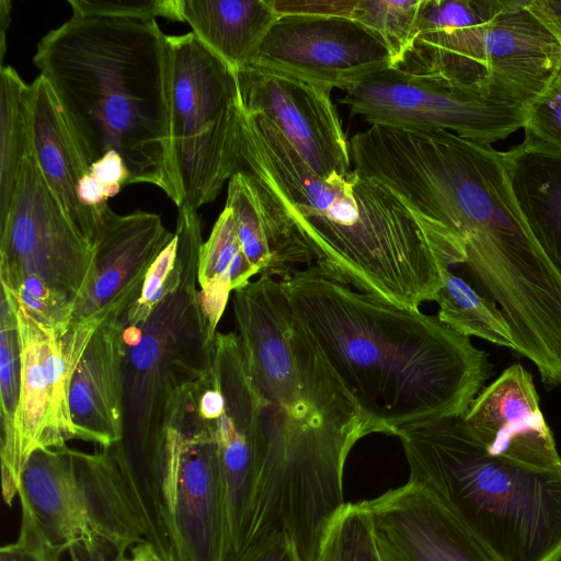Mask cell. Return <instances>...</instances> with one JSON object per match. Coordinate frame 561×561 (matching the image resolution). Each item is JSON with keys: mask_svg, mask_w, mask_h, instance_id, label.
I'll use <instances>...</instances> for the list:
<instances>
[{"mask_svg": "<svg viewBox=\"0 0 561 561\" xmlns=\"http://www.w3.org/2000/svg\"><path fill=\"white\" fill-rule=\"evenodd\" d=\"M7 295L18 319L22 358L14 446L10 459L1 463L2 497L12 505L30 456L76 439L69 409L70 382L94 330L69 327L62 334H51Z\"/></svg>", "mask_w": 561, "mask_h": 561, "instance_id": "12", "label": "cell"}, {"mask_svg": "<svg viewBox=\"0 0 561 561\" xmlns=\"http://www.w3.org/2000/svg\"><path fill=\"white\" fill-rule=\"evenodd\" d=\"M21 340L14 307L1 288L0 299V401H1V463L13 451L16 413L21 393Z\"/></svg>", "mask_w": 561, "mask_h": 561, "instance_id": "29", "label": "cell"}, {"mask_svg": "<svg viewBox=\"0 0 561 561\" xmlns=\"http://www.w3.org/2000/svg\"><path fill=\"white\" fill-rule=\"evenodd\" d=\"M377 541L382 561H402L401 558L390 547L378 539Z\"/></svg>", "mask_w": 561, "mask_h": 561, "instance_id": "44", "label": "cell"}, {"mask_svg": "<svg viewBox=\"0 0 561 561\" xmlns=\"http://www.w3.org/2000/svg\"><path fill=\"white\" fill-rule=\"evenodd\" d=\"M11 2L8 0L0 1V61L2 64L5 53V30L10 23Z\"/></svg>", "mask_w": 561, "mask_h": 561, "instance_id": "43", "label": "cell"}, {"mask_svg": "<svg viewBox=\"0 0 561 561\" xmlns=\"http://www.w3.org/2000/svg\"><path fill=\"white\" fill-rule=\"evenodd\" d=\"M194 392L219 448L226 506V561H233L244 547L260 430L259 397L237 332L217 331L210 365L195 381Z\"/></svg>", "mask_w": 561, "mask_h": 561, "instance_id": "13", "label": "cell"}, {"mask_svg": "<svg viewBox=\"0 0 561 561\" xmlns=\"http://www.w3.org/2000/svg\"><path fill=\"white\" fill-rule=\"evenodd\" d=\"M122 317L112 314L93 331L69 389L76 439L102 449L114 446L123 436L126 348Z\"/></svg>", "mask_w": 561, "mask_h": 561, "instance_id": "20", "label": "cell"}, {"mask_svg": "<svg viewBox=\"0 0 561 561\" xmlns=\"http://www.w3.org/2000/svg\"><path fill=\"white\" fill-rule=\"evenodd\" d=\"M241 157L316 264L407 309L435 301L442 232L394 191L356 169L319 178L266 117L243 108Z\"/></svg>", "mask_w": 561, "mask_h": 561, "instance_id": "4", "label": "cell"}, {"mask_svg": "<svg viewBox=\"0 0 561 561\" xmlns=\"http://www.w3.org/2000/svg\"><path fill=\"white\" fill-rule=\"evenodd\" d=\"M340 103L371 125L442 129L491 145L525 127L527 108L476 88L394 67L345 91Z\"/></svg>", "mask_w": 561, "mask_h": 561, "instance_id": "11", "label": "cell"}, {"mask_svg": "<svg viewBox=\"0 0 561 561\" xmlns=\"http://www.w3.org/2000/svg\"><path fill=\"white\" fill-rule=\"evenodd\" d=\"M175 234L181 279L138 328L124 330V425L106 448L138 523L150 540L170 531L165 428L176 400L208 369L215 334L201 307L197 271L204 243L197 211L179 207Z\"/></svg>", "mask_w": 561, "mask_h": 561, "instance_id": "6", "label": "cell"}, {"mask_svg": "<svg viewBox=\"0 0 561 561\" xmlns=\"http://www.w3.org/2000/svg\"><path fill=\"white\" fill-rule=\"evenodd\" d=\"M462 419L469 432L490 451L559 455L533 377L520 364L510 366L483 388Z\"/></svg>", "mask_w": 561, "mask_h": 561, "instance_id": "21", "label": "cell"}, {"mask_svg": "<svg viewBox=\"0 0 561 561\" xmlns=\"http://www.w3.org/2000/svg\"><path fill=\"white\" fill-rule=\"evenodd\" d=\"M33 152L32 89L11 66L0 71V222L12 204L25 158Z\"/></svg>", "mask_w": 561, "mask_h": 561, "instance_id": "27", "label": "cell"}, {"mask_svg": "<svg viewBox=\"0 0 561 561\" xmlns=\"http://www.w3.org/2000/svg\"><path fill=\"white\" fill-rule=\"evenodd\" d=\"M242 108L266 117L321 179L345 175L350 141L327 88L249 66L237 72Z\"/></svg>", "mask_w": 561, "mask_h": 561, "instance_id": "17", "label": "cell"}, {"mask_svg": "<svg viewBox=\"0 0 561 561\" xmlns=\"http://www.w3.org/2000/svg\"><path fill=\"white\" fill-rule=\"evenodd\" d=\"M119 561H163L149 542L136 545L125 558Z\"/></svg>", "mask_w": 561, "mask_h": 561, "instance_id": "42", "label": "cell"}, {"mask_svg": "<svg viewBox=\"0 0 561 561\" xmlns=\"http://www.w3.org/2000/svg\"><path fill=\"white\" fill-rule=\"evenodd\" d=\"M527 4L516 0L480 25L420 32L394 68L472 87L528 108L553 82L561 45Z\"/></svg>", "mask_w": 561, "mask_h": 561, "instance_id": "9", "label": "cell"}, {"mask_svg": "<svg viewBox=\"0 0 561 561\" xmlns=\"http://www.w3.org/2000/svg\"><path fill=\"white\" fill-rule=\"evenodd\" d=\"M72 16L184 22L181 0H68Z\"/></svg>", "mask_w": 561, "mask_h": 561, "instance_id": "35", "label": "cell"}, {"mask_svg": "<svg viewBox=\"0 0 561 561\" xmlns=\"http://www.w3.org/2000/svg\"><path fill=\"white\" fill-rule=\"evenodd\" d=\"M256 275L239 242L231 211L219 215L209 238L201 248L197 283L201 307L215 334L229 296Z\"/></svg>", "mask_w": 561, "mask_h": 561, "instance_id": "26", "label": "cell"}, {"mask_svg": "<svg viewBox=\"0 0 561 561\" xmlns=\"http://www.w3.org/2000/svg\"><path fill=\"white\" fill-rule=\"evenodd\" d=\"M515 2L516 0H423L419 33L480 25L505 12Z\"/></svg>", "mask_w": 561, "mask_h": 561, "instance_id": "32", "label": "cell"}, {"mask_svg": "<svg viewBox=\"0 0 561 561\" xmlns=\"http://www.w3.org/2000/svg\"><path fill=\"white\" fill-rule=\"evenodd\" d=\"M316 561H382L371 519L358 503H345L332 519Z\"/></svg>", "mask_w": 561, "mask_h": 561, "instance_id": "31", "label": "cell"}, {"mask_svg": "<svg viewBox=\"0 0 561 561\" xmlns=\"http://www.w3.org/2000/svg\"><path fill=\"white\" fill-rule=\"evenodd\" d=\"M422 4L423 0H355L350 19L382 39L396 67L417 38Z\"/></svg>", "mask_w": 561, "mask_h": 561, "instance_id": "30", "label": "cell"}, {"mask_svg": "<svg viewBox=\"0 0 561 561\" xmlns=\"http://www.w3.org/2000/svg\"><path fill=\"white\" fill-rule=\"evenodd\" d=\"M5 291L47 332L59 335L71 323L75 305L36 277H25Z\"/></svg>", "mask_w": 561, "mask_h": 561, "instance_id": "34", "label": "cell"}, {"mask_svg": "<svg viewBox=\"0 0 561 561\" xmlns=\"http://www.w3.org/2000/svg\"><path fill=\"white\" fill-rule=\"evenodd\" d=\"M194 382L180 393L165 428L164 454L172 481L173 561H226L219 448L210 422L198 409Z\"/></svg>", "mask_w": 561, "mask_h": 561, "instance_id": "14", "label": "cell"}, {"mask_svg": "<svg viewBox=\"0 0 561 561\" xmlns=\"http://www.w3.org/2000/svg\"><path fill=\"white\" fill-rule=\"evenodd\" d=\"M295 320L376 433L462 416L488 354L437 316L360 293L313 263L280 280Z\"/></svg>", "mask_w": 561, "mask_h": 561, "instance_id": "2", "label": "cell"}, {"mask_svg": "<svg viewBox=\"0 0 561 561\" xmlns=\"http://www.w3.org/2000/svg\"><path fill=\"white\" fill-rule=\"evenodd\" d=\"M0 561H48L38 541L26 529L20 527L19 537L14 542L0 549Z\"/></svg>", "mask_w": 561, "mask_h": 561, "instance_id": "40", "label": "cell"}, {"mask_svg": "<svg viewBox=\"0 0 561 561\" xmlns=\"http://www.w3.org/2000/svg\"><path fill=\"white\" fill-rule=\"evenodd\" d=\"M410 480L499 561H561V456L488 450L462 416L404 430Z\"/></svg>", "mask_w": 561, "mask_h": 561, "instance_id": "7", "label": "cell"}, {"mask_svg": "<svg viewBox=\"0 0 561 561\" xmlns=\"http://www.w3.org/2000/svg\"><path fill=\"white\" fill-rule=\"evenodd\" d=\"M93 264V245L71 224L33 156L22 165L0 222V282L36 277L76 305Z\"/></svg>", "mask_w": 561, "mask_h": 561, "instance_id": "15", "label": "cell"}, {"mask_svg": "<svg viewBox=\"0 0 561 561\" xmlns=\"http://www.w3.org/2000/svg\"><path fill=\"white\" fill-rule=\"evenodd\" d=\"M168 39L173 69V149L182 205L197 210L214 202L224 184L243 169L238 76L193 32Z\"/></svg>", "mask_w": 561, "mask_h": 561, "instance_id": "10", "label": "cell"}, {"mask_svg": "<svg viewBox=\"0 0 561 561\" xmlns=\"http://www.w3.org/2000/svg\"><path fill=\"white\" fill-rule=\"evenodd\" d=\"M251 66L347 91L392 67V59L382 39L352 19L288 14L272 26Z\"/></svg>", "mask_w": 561, "mask_h": 561, "instance_id": "16", "label": "cell"}, {"mask_svg": "<svg viewBox=\"0 0 561 561\" xmlns=\"http://www.w3.org/2000/svg\"><path fill=\"white\" fill-rule=\"evenodd\" d=\"M440 287L435 301L438 320L463 336H478L489 342L515 348L508 324L495 306L478 294L450 267L439 265Z\"/></svg>", "mask_w": 561, "mask_h": 561, "instance_id": "28", "label": "cell"}, {"mask_svg": "<svg viewBox=\"0 0 561 561\" xmlns=\"http://www.w3.org/2000/svg\"><path fill=\"white\" fill-rule=\"evenodd\" d=\"M232 306L260 404L254 499L282 514L335 505L348 454L375 426L295 320L278 280L249 283Z\"/></svg>", "mask_w": 561, "mask_h": 561, "instance_id": "3", "label": "cell"}, {"mask_svg": "<svg viewBox=\"0 0 561 561\" xmlns=\"http://www.w3.org/2000/svg\"><path fill=\"white\" fill-rule=\"evenodd\" d=\"M193 34L236 72L254 61L279 19L271 0H181Z\"/></svg>", "mask_w": 561, "mask_h": 561, "instance_id": "25", "label": "cell"}, {"mask_svg": "<svg viewBox=\"0 0 561 561\" xmlns=\"http://www.w3.org/2000/svg\"><path fill=\"white\" fill-rule=\"evenodd\" d=\"M527 9L556 36L561 45V0H528Z\"/></svg>", "mask_w": 561, "mask_h": 561, "instance_id": "41", "label": "cell"}, {"mask_svg": "<svg viewBox=\"0 0 561 561\" xmlns=\"http://www.w3.org/2000/svg\"><path fill=\"white\" fill-rule=\"evenodd\" d=\"M504 157L518 210L561 274V150L525 135Z\"/></svg>", "mask_w": 561, "mask_h": 561, "instance_id": "24", "label": "cell"}, {"mask_svg": "<svg viewBox=\"0 0 561 561\" xmlns=\"http://www.w3.org/2000/svg\"><path fill=\"white\" fill-rule=\"evenodd\" d=\"M158 214H116L107 206L93 242V264L70 327L95 330L112 314H124L139 297L146 275L173 239Z\"/></svg>", "mask_w": 561, "mask_h": 561, "instance_id": "18", "label": "cell"}, {"mask_svg": "<svg viewBox=\"0 0 561 561\" xmlns=\"http://www.w3.org/2000/svg\"><path fill=\"white\" fill-rule=\"evenodd\" d=\"M31 89L33 156L71 224L93 245L100 220L79 197L80 185L91 167L47 80L39 75Z\"/></svg>", "mask_w": 561, "mask_h": 561, "instance_id": "23", "label": "cell"}, {"mask_svg": "<svg viewBox=\"0 0 561 561\" xmlns=\"http://www.w3.org/2000/svg\"><path fill=\"white\" fill-rule=\"evenodd\" d=\"M225 208L233 217L242 251L256 274L288 278L314 257L260 181L248 170L228 182Z\"/></svg>", "mask_w": 561, "mask_h": 561, "instance_id": "22", "label": "cell"}, {"mask_svg": "<svg viewBox=\"0 0 561 561\" xmlns=\"http://www.w3.org/2000/svg\"><path fill=\"white\" fill-rule=\"evenodd\" d=\"M234 561H302L290 537L272 530L247 545Z\"/></svg>", "mask_w": 561, "mask_h": 561, "instance_id": "37", "label": "cell"}, {"mask_svg": "<svg viewBox=\"0 0 561 561\" xmlns=\"http://www.w3.org/2000/svg\"><path fill=\"white\" fill-rule=\"evenodd\" d=\"M21 527L48 561H119L148 542L106 450H35L19 486Z\"/></svg>", "mask_w": 561, "mask_h": 561, "instance_id": "8", "label": "cell"}, {"mask_svg": "<svg viewBox=\"0 0 561 561\" xmlns=\"http://www.w3.org/2000/svg\"><path fill=\"white\" fill-rule=\"evenodd\" d=\"M282 15H325L350 19L355 0H271Z\"/></svg>", "mask_w": 561, "mask_h": 561, "instance_id": "38", "label": "cell"}, {"mask_svg": "<svg viewBox=\"0 0 561 561\" xmlns=\"http://www.w3.org/2000/svg\"><path fill=\"white\" fill-rule=\"evenodd\" d=\"M355 169L435 224L447 266L466 265L517 344L561 329V274L516 205L504 152L442 129L371 125L350 140Z\"/></svg>", "mask_w": 561, "mask_h": 561, "instance_id": "1", "label": "cell"}, {"mask_svg": "<svg viewBox=\"0 0 561 561\" xmlns=\"http://www.w3.org/2000/svg\"><path fill=\"white\" fill-rule=\"evenodd\" d=\"M181 261L178 237L161 251L150 266L139 297L126 309L121 318L125 329L140 327L181 279Z\"/></svg>", "mask_w": 561, "mask_h": 561, "instance_id": "33", "label": "cell"}, {"mask_svg": "<svg viewBox=\"0 0 561 561\" xmlns=\"http://www.w3.org/2000/svg\"><path fill=\"white\" fill-rule=\"evenodd\" d=\"M90 173L105 188L108 197L116 195L128 185V172L121 156L110 152L91 165Z\"/></svg>", "mask_w": 561, "mask_h": 561, "instance_id": "39", "label": "cell"}, {"mask_svg": "<svg viewBox=\"0 0 561 561\" xmlns=\"http://www.w3.org/2000/svg\"><path fill=\"white\" fill-rule=\"evenodd\" d=\"M525 135L561 150V89L553 82L527 108Z\"/></svg>", "mask_w": 561, "mask_h": 561, "instance_id": "36", "label": "cell"}, {"mask_svg": "<svg viewBox=\"0 0 561 561\" xmlns=\"http://www.w3.org/2000/svg\"><path fill=\"white\" fill-rule=\"evenodd\" d=\"M553 83H554L556 85H558V87L561 89V64H560V66H559V68H558V71H557V73H556V77H554V79H553Z\"/></svg>", "mask_w": 561, "mask_h": 561, "instance_id": "45", "label": "cell"}, {"mask_svg": "<svg viewBox=\"0 0 561 561\" xmlns=\"http://www.w3.org/2000/svg\"><path fill=\"white\" fill-rule=\"evenodd\" d=\"M359 504L402 561H499L428 489L409 480Z\"/></svg>", "mask_w": 561, "mask_h": 561, "instance_id": "19", "label": "cell"}, {"mask_svg": "<svg viewBox=\"0 0 561 561\" xmlns=\"http://www.w3.org/2000/svg\"><path fill=\"white\" fill-rule=\"evenodd\" d=\"M33 61L90 167L116 152L128 184H152L183 204L171 48L156 20L71 16L42 37Z\"/></svg>", "mask_w": 561, "mask_h": 561, "instance_id": "5", "label": "cell"}]
</instances>
